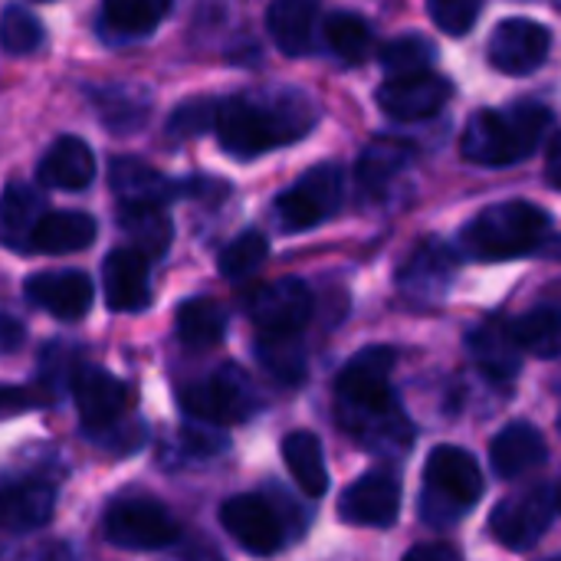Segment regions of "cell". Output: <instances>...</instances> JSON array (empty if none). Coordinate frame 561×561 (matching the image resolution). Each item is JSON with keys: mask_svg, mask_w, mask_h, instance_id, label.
<instances>
[{"mask_svg": "<svg viewBox=\"0 0 561 561\" xmlns=\"http://www.w3.org/2000/svg\"><path fill=\"white\" fill-rule=\"evenodd\" d=\"M398 352L388 345H368L335 378V414L348 437H355L368 454L401 460L411 454L414 424L401 408L391 371Z\"/></svg>", "mask_w": 561, "mask_h": 561, "instance_id": "6da1fadb", "label": "cell"}, {"mask_svg": "<svg viewBox=\"0 0 561 561\" xmlns=\"http://www.w3.org/2000/svg\"><path fill=\"white\" fill-rule=\"evenodd\" d=\"M319 122V105L293 85H263L217 102V138L240 161L306 138Z\"/></svg>", "mask_w": 561, "mask_h": 561, "instance_id": "7a4b0ae2", "label": "cell"}, {"mask_svg": "<svg viewBox=\"0 0 561 561\" xmlns=\"http://www.w3.org/2000/svg\"><path fill=\"white\" fill-rule=\"evenodd\" d=\"M552 122H556L552 108L542 102H529V99L513 102L506 108H483L470 115L463 138H460V151L467 161L486 164V168L519 164L529 154H536Z\"/></svg>", "mask_w": 561, "mask_h": 561, "instance_id": "3957f363", "label": "cell"}, {"mask_svg": "<svg viewBox=\"0 0 561 561\" xmlns=\"http://www.w3.org/2000/svg\"><path fill=\"white\" fill-rule=\"evenodd\" d=\"M552 217L533 201H506L480 210L460 230V250L470 260L500 263L542 250L552 237Z\"/></svg>", "mask_w": 561, "mask_h": 561, "instance_id": "277c9868", "label": "cell"}, {"mask_svg": "<svg viewBox=\"0 0 561 561\" xmlns=\"http://www.w3.org/2000/svg\"><path fill=\"white\" fill-rule=\"evenodd\" d=\"M483 470L473 454L463 447L444 444L424 463V493H421V519L427 526L447 529L463 513H470L483 496Z\"/></svg>", "mask_w": 561, "mask_h": 561, "instance_id": "5b68a950", "label": "cell"}, {"mask_svg": "<svg viewBox=\"0 0 561 561\" xmlns=\"http://www.w3.org/2000/svg\"><path fill=\"white\" fill-rule=\"evenodd\" d=\"M345 197V171L335 161L309 168L289 191L276 197V220L283 230H312L335 217Z\"/></svg>", "mask_w": 561, "mask_h": 561, "instance_id": "8992f818", "label": "cell"}, {"mask_svg": "<svg viewBox=\"0 0 561 561\" xmlns=\"http://www.w3.org/2000/svg\"><path fill=\"white\" fill-rule=\"evenodd\" d=\"M181 404L184 411L201 421V424H243L256 414L260 408V398L250 385V378L233 368V365H224L220 371L194 381L184 388L181 394Z\"/></svg>", "mask_w": 561, "mask_h": 561, "instance_id": "52a82bcc", "label": "cell"}, {"mask_svg": "<svg viewBox=\"0 0 561 561\" xmlns=\"http://www.w3.org/2000/svg\"><path fill=\"white\" fill-rule=\"evenodd\" d=\"M105 539L131 552H158L181 542L178 519L154 500H118L105 513Z\"/></svg>", "mask_w": 561, "mask_h": 561, "instance_id": "ba28073f", "label": "cell"}, {"mask_svg": "<svg viewBox=\"0 0 561 561\" xmlns=\"http://www.w3.org/2000/svg\"><path fill=\"white\" fill-rule=\"evenodd\" d=\"M556 516V496L549 486H529L523 493L506 496L493 516H490V533L500 546L513 552H529L539 546V539L549 533Z\"/></svg>", "mask_w": 561, "mask_h": 561, "instance_id": "9c48e42d", "label": "cell"}, {"mask_svg": "<svg viewBox=\"0 0 561 561\" xmlns=\"http://www.w3.org/2000/svg\"><path fill=\"white\" fill-rule=\"evenodd\" d=\"M243 309L263 329V335H296L312 319V289L296 276L273 279L253 289Z\"/></svg>", "mask_w": 561, "mask_h": 561, "instance_id": "30bf717a", "label": "cell"}, {"mask_svg": "<svg viewBox=\"0 0 561 561\" xmlns=\"http://www.w3.org/2000/svg\"><path fill=\"white\" fill-rule=\"evenodd\" d=\"M549 46H552V33L546 23L513 16V20L496 23L486 56H490L493 69H500L506 76H529L539 66H546Z\"/></svg>", "mask_w": 561, "mask_h": 561, "instance_id": "8fae6325", "label": "cell"}, {"mask_svg": "<svg viewBox=\"0 0 561 561\" xmlns=\"http://www.w3.org/2000/svg\"><path fill=\"white\" fill-rule=\"evenodd\" d=\"M401 513V480L391 470H371L358 477L339 500V516L348 526L388 529Z\"/></svg>", "mask_w": 561, "mask_h": 561, "instance_id": "7c38bea8", "label": "cell"}, {"mask_svg": "<svg viewBox=\"0 0 561 561\" xmlns=\"http://www.w3.org/2000/svg\"><path fill=\"white\" fill-rule=\"evenodd\" d=\"M220 526L250 556H273L286 542L283 519L263 496H230L220 506Z\"/></svg>", "mask_w": 561, "mask_h": 561, "instance_id": "4fadbf2b", "label": "cell"}, {"mask_svg": "<svg viewBox=\"0 0 561 561\" xmlns=\"http://www.w3.org/2000/svg\"><path fill=\"white\" fill-rule=\"evenodd\" d=\"M72 394L76 408L82 417V427L92 437H102L115 424H122V414L128 411L131 391L122 378L102 371V368H82L72 378Z\"/></svg>", "mask_w": 561, "mask_h": 561, "instance_id": "5bb4252c", "label": "cell"}, {"mask_svg": "<svg viewBox=\"0 0 561 561\" xmlns=\"http://www.w3.org/2000/svg\"><path fill=\"white\" fill-rule=\"evenodd\" d=\"M454 95V82L437 72L411 76V79H388L378 89V105L394 122H421L437 115Z\"/></svg>", "mask_w": 561, "mask_h": 561, "instance_id": "9a60e30c", "label": "cell"}, {"mask_svg": "<svg viewBox=\"0 0 561 561\" xmlns=\"http://www.w3.org/2000/svg\"><path fill=\"white\" fill-rule=\"evenodd\" d=\"M454 283V253L437 240H421L398 270L401 293L417 306H434Z\"/></svg>", "mask_w": 561, "mask_h": 561, "instance_id": "2e32d148", "label": "cell"}, {"mask_svg": "<svg viewBox=\"0 0 561 561\" xmlns=\"http://www.w3.org/2000/svg\"><path fill=\"white\" fill-rule=\"evenodd\" d=\"M102 286L115 312H141L151 306V266L138 250H112L102 263Z\"/></svg>", "mask_w": 561, "mask_h": 561, "instance_id": "e0dca14e", "label": "cell"}, {"mask_svg": "<svg viewBox=\"0 0 561 561\" xmlns=\"http://www.w3.org/2000/svg\"><path fill=\"white\" fill-rule=\"evenodd\" d=\"M33 306L53 312L56 319H82L92 309V283L79 270H49L23 283Z\"/></svg>", "mask_w": 561, "mask_h": 561, "instance_id": "ac0fdd59", "label": "cell"}, {"mask_svg": "<svg viewBox=\"0 0 561 561\" xmlns=\"http://www.w3.org/2000/svg\"><path fill=\"white\" fill-rule=\"evenodd\" d=\"M467 352L477 362V368L500 385L513 381L523 368V348L513 335V325H506L503 319L480 322L467 335Z\"/></svg>", "mask_w": 561, "mask_h": 561, "instance_id": "d6986e66", "label": "cell"}, {"mask_svg": "<svg viewBox=\"0 0 561 561\" xmlns=\"http://www.w3.org/2000/svg\"><path fill=\"white\" fill-rule=\"evenodd\" d=\"M36 178L43 187L56 191H85L95 181V154L76 135H59L36 164Z\"/></svg>", "mask_w": 561, "mask_h": 561, "instance_id": "ffe728a7", "label": "cell"}, {"mask_svg": "<svg viewBox=\"0 0 561 561\" xmlns=\"http://www.w3.org/2000/svg\"><path fill=\"white\" fill-rule=\"evenodd\" d=\"M546 457H549L546 437L526 421L506 424L490 447V463L500 480H519V477L539 470L546 463Z\"/></svg>", "mask_w": 561, "mask_h": 561, "instance_id": "44dd1931", "label": "cell"}, {"mask_svg": "<svg viewBox=\"0 0 561 561\" xmlns=\"http://www.w3.org/2000/svg\"><path fill=\"white\" fill-rule=\"evenodd\" d=\"M108 178L122 207H164L171 197H178V181H168L138 158H115Z\"/></svg>", "mask_w": 561, "mask_h": 561, "instance_id": "7402d4cb", "label": "cell"}, {"mask_svg": "<svg viewBox=\"0 0 561 561\" xmlns=\"http://www.w3.org/2000/svg\"><path fill=\"white\" fill-rule=\"evenodd\" d=\"M95 112L102 125H108L115 135H131L151 118V89L141 82H115L99 89L95 95Z\"/></svg>", "mask_w": 561, "mask_h": 561, "instance_id": "603a6c76", "label": "cell"}, {"mask_svg": "<svg viewBox=\"0 0 561 561\" xmlns=\"http://www.w3.org/2000/svg\"><path fill=\"white\" fill-rule=\"evenodd\" d=\"M43 217L46 204L36 187L20 181L7 184V191L0 194V240L10 250H30V240Z\"/></svg>", "mask_w": 561, "mask_h": 561, "instance_id": "cb8c5ba5", "label": "cell"}, {"mask_svg": "<svg viewBox=\"0 0 561 561\" xmlns=\"http://www.w3.org/2000/svg\"><path fill=\"white\" fill-rule=\"evenodd\" d=\"M319 3L312 0H276L266 10V26L273 43L286 56H306L316 43Z\"/></svg>", "mask_w": 561, "mask_h": 561, "instance_id": "d4e9b609", "label": "cell"}, {"mask_svg": "<svg viewBox=\"0 0 561 561\" xmlns=\"http://www.w3.org/2000/svg\"><path fill=\"white\" fill-rule=\"evenodd\" d=\"M56 493L46 483H13L0 490V529L33 533L53 519Z\"/></svg>", "mask_w": 561, "mask_h": 561, "instance_id": "484cf974", "label": "cell"}, {"mask_svg": "<svg viewBox=\"0 0 561 561\" xmlns=\"http://www.w3.org/2000/svg\"><path fill=\"white\" fill-rule=\"evenodd\" d=\"M95 240V220L82 210H46L39 220L30 250L62 256V253H79Z\"/></svg>", "mask_w": 561, "mask_h": 561, "instance_id": "4316f807", "label": "cell"}, {"mask_svg": "<svg viewBox=\"0 0 561 561\" xmlns=\"http://www.w3.org/2000/svg\"><path fill=\"white\" fill-rule=\"evenodd\" d=\"M168 10V0H108L99 13V23L112 39H141L158 30Z\"/></svg>", "mask_w": 561, "mask_h": 561, "instance_id": "83f0119b", "label": "cell"}, {"mask_svg": "<svg viewBox=\"0 0 561 561\" xmlns=\"http://www.w3.org/2000/svg\"><path fill=\"white\" fill-rule=\"evenodd\" d=\"M178 339L194 348V352H207L214 345L224 342L227 335V309L217 302V299H207V296H194L187 299L181 309H178Z\"/></svg>", "mask_w": 561, "mask_h": 561, "instance_id": "f1b7e54d", "label": "cell"}, {"mask_svg": "<svg viewBox=\"0 0 561 561\" xmlns=\"http://www.w3.org/2000/svg\"><path fill=\"white\" fill-rule=\"evenodd\" d=\"M283 460L293 473V480L299 483V490L312 500L325 496L329 490V467H325V454L316 434L309 431H293L283 440Z\"/></svg>", "mask_w": 561, "mask_h": 561, "instance_id": "f546056e", "label": "cell"}, {"mask_svg": "<svg viewBox=\"0 0 561 561\" xmlns=\"http://www.w3.org/2000/svg\"><path fill=\"white\" fill-rule=\"evenodd\" d=\"M414 158V148L408 141H398V138H375L362 158H358V168H355V178L362 184V191L368 194H381Z\"/></svg>", "mask_w": 561, "mask_h": 561, "instance_id": "4dcf8cb0", "label": "cell"}, {"mask_svg": "<svg viewBox=\"0 0 561 561\" xmlns=\"http://www.w3.org/2000/svg\"><path fill=\"white\" fill-rule=\"evenodd\" d=\"M118 224L131 237V243H135L131 250H138L145 260L168 253L174 227H171V217L164 214V207H122Z\"/></svg>", "mask_w": 561, "mask_h": 561, "instance_id": "1f68e13d", "label": "cell"}, {"mask_svg": "<svg viewBox=\"0 0 561 561\" xmlns=\"http://www.w3.org/2000/svg\"><path fill=\"white\" fill-rule=\"evenodd\" d=\"M523 352L536 358H561V306H536L513 325Z\"/></svg>", "mask_w": 561, "mask_h": 561, "instance_id": "d6a6232c", "label": "cell"}, {"mask_svg": "<svg viewBox=\"0 0 561 561\" xmlns=\"http://www.w3.org/2000/svg\"><path fill=\"white\" fill-rule=\"evenodd\" d=\"M325 43L329 49L342 59V62H362L371 49V26L362 13L352 10H335L325 16L322 23Z\"/></svg>", "mask_w": 561, "mask_h": 561, "instance_id": "836d02e7", "label": "cell"}, {"mask_svg": "<svg viewBox=\"0 0 561 561\" xmlns=\"http://www.w3.org/2000/svg\"><path fill=\"white\" fill-rule=\"evenodd\" d=\"M434 59H437V46L421 33H408V36H398L381 46V69L388 72V79L424 76V72H431Z\"/></svg>", "mask_w": 561, "mask_h": 561, "instance_id": "e575fe53", "label": "cell"}, {"mask_svg": "<svg viewBox=\"0 0 561 561\" xmlns=\"http://www.w3.org/2000/svg\"><path fill=\"white\" fill-rule=\"evenodd\" d=\"M256 358L283 385L306 381V348L296 335H263L256 342Z\"/></svg>", "mask_w": 561, "mask_h": 561, "instance_id": "d590c367", "label": "cell"}, {"mask_svg": "<svg viewBox=\"0 0 561 561\" xmlns=\"http://www.w3.org/2000/svg\"><path fill=\"white\" fill-rule=\"evenodd\" d=\"M270 256V240L260 230H243L240 237H233L224 250H220V273L227 279H247L253 276Z\"/></svg>", "mask_w": 561, "mask_h": 561, "instance_id": "8d00e7d4", "label": "cell"}, {"mask_svg": "<svg viewBox=\"0 0 561 561\" xmlns=\"http://www.w3.org/2000/svg\"><path fill=\"white\" fill-rule=\"evenodd\" d=\"M43 23L33 10L20 7V3H10L3 13H0V46L3 53L10 56H26L33 49L43 46Z\"/></svg>", "mask_w": 561, "mask_h": 561, "instance_id": "74e56055", "label": "cell"}, {"mask_svg": "<svg viewBox=\"0 0 561 561\" xmlns=\"http://www.w3.org/2000/svg\"><path fill=\"white\" fill-rule=\"evenodd\" d=\"M217 128V102L207 95L181 102L171 118H168V135L171 138H197Z\"/></svg>", "mask_w": 561, "mask_h": 561, "instance_id": "f35d334b", "label": "cell"}, {"mask_svg": "<svg viewBox=\"0 0 561 561\" xmlns=\"http://www.w3.org/2000/svg\"><path fill=\"white\" fill-rule=\"evenodd\" d=\"M427 13L431 20L450 33V36H467L477 23V16L483 13V3L480 0H431L427 3Z\"/></svg>", "mask_w": 561, "mask_h": 561, "instance_id": "ab89813d", "label": "cell"}, {"mask_svg": "<svg viewBox=\"0 0 561 561\" xmlns=\"http://www.w3.org/2000/svg\"><path fill=\"white\" fill-rule=\"evenodd\" d=\"M36 404H39V398H33L26 388H0V421L23 414V411H33Z\"/></svg>", "mask_w": 561, "mask_h": 561, "instance_id": "60d3db41", "label": "cell"}, {"mask_svg": "<svg viewBox=\"0 0 561 561\" xmlns=\"http://www.w3.org/2000/svg\"><path fill=\"white\" fill-rule=\"evenodd\" d=\"M404 561H463L460 559V552L454 549V546H447V542H427V546H414Z\"/></svg>", "mask_w": 561, "mask_h": 561, "instance_id": "b9f144b4", "label": "cell"}, {"mask_svg": "<svg viewBox=\"0 0 561 561\" xmlns=\"http://www.w3.org/2000/svg\"><path fill=\"white\" fill-rule=\"evenodd\" d=\"M20 342H23V325L10 316H0V348L13 352V348H20Z\"/></svg>", "mask_w": 561, "mask_h": 561, "instance_id": "7bdbcfd3", "label": "cell"}, {"mask_svg": "<svg viewBox=\"0 0 561 561\" xmlns=\"http://www.w3.org/2000/svg\"><path fill=\"white\" fill-rule=\"evenodd\" d=\"M546 178H549V184H552V187H559L561 191V131H559V138L552 141V148H549Z\"/></svg>", "mask_w": 561, "mask_h": 561, "instance_id": "ee69618b", "label": "cell"}, {"mask_svg": "<svg viewBox=\"0 0 561 561\" xmlns=\"http://www.w3.org/2000/svg\"><path fill=\"white\" fill-rule=\"evenodd\" d=\"M184 561H224V559H220V552H217L214 546H207V542H191V546L184 549Z\"/></svg>", "mask_w": 561, "mask_h": 561, "instance_id": "f6af8a7d", "label": "cell"}, {"mask_svg": "<svg viewBox=\"0 0 561 561\" xmlns=\"http://www.w3.org/2000/svg\"><path fill=\"white\" fill-rule=\"evenodd\" d=\"M552 496H556V513H561V483H559V490H556Z\"/></svg>", "mask_w": 561, "mask_h": 561, "instance_id": "bcb514c9", "label": "cell"}, {"mask_svg": "<svg viewBox=\"0 0 561 561\" xmlns=\"http://www.w3.org/2000/svg\"><path fill=\"white\" fill-rule=\"evenodd\" d=\"M546 561H561V556H556V559H546Z\"/></svg>", "mask_w": 561, "mask_h": 561, "instance_id": "7dc6e473", "label": "cell"}, {"mask_svg": "<svg viewBox=\"0 0 561 561\" xmlns=\"http://www.w3.org/2000/svg\"><path fill=\"white\" fill-rule=\"evenodd\" d=\"M559 431H561V424H559Z\"/></svg>", "mask_w": 561, "mask_h": 561, "instance_id": "c3c4849f", "label": "cell"}]
</instances>
